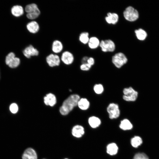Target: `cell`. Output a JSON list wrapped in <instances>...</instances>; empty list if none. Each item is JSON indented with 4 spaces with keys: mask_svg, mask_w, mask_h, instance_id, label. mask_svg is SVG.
<instances>
[{
    "mask_svg": "<svg viewBox=\"0 0 159 159\" xmlns=\"http://www.w3.org/2000/svg\"><path fill=\"white\" fill-rule=\"evenodd\" d=\"M93 89L94 92L97 95L101 94L104 91V87L103 85L100 83L95 85Z\"/></svg>",
    "mask_w": 159,
    "mask_h": 159,
    "instance_id": "26",
    "label": "cell"
},
{
    "mask_svg": "<svg viewBox=\"0 0 159 159\" xmlns=\"http://www.w3.org/2000/svg\"><path fill=\"white\" fill-rule=\"evenodd\" d=\"M92 66L88 63L82 64L80 67V69L83 71H88L91 68Z\"/></svg>",
    "mask_w": 159,
    "mask_h": 159,
    "instance_id": "31",
    "label": "cell"
},
{
    "mask_svg": "<svg viewBox=\"0 0 159 159\" xmlns=\"http://www.w3.org/2000/svg\"><path fill=\"white\" fill-rule=\"evenodd\" d=\"M100 42L97 38L92 37L90 38L87 44L90 48L94 49H96L99 46Z\"/></svg>",
    "mask_w": 159,
    "mask_h": 159,
    "instance_id": "17",
    "label": "cell"
},
{
    "mask_svg": "<svg viewBox=\"0 0 159 159\" xmlns=\"http://www.w3.org/2000/svg\"><path fill=\"white\" fill-rule=\"evenodd\" d=\"M46 60L48 65L51 67L59 66L61 61L58 55L54 54H51L47 56Z\"/></svg>",
    "mask_w": 159,
    "mask_h": 159,
    "instance_id": "7",
    "label": "cell"
},
{
    "mask_svg": "<svg viewBox=\"0 0 159 159\" xmlns=\"http://www.w3.org/2000/svg\"><path fill=\"white\" fill-rule=\"evenodd\" d=\"M88 121L90 126L93 128H96L98 127L101 123L100 119L95 116L90 117L89 118Z\"/></svg>",
    "mask_w": 159,
    "mask_h": 159,
    "instance_id": "18",
    "label": "cell"
},
{
    "mask_svg": "<svg viewBox=\"0 0 159 159\" xmlns=\"http://www.w3.org/2000/svg\"><path fill=\"white\" fill-rule=\"evenodd\" d=\"M99 46L101 50L104 52H112L114 51L115 48L114 42L111 39L101 40Z\"/></svg>",
    "mask_w": 159,
    "mask_h": 159,
    "instance_id": "6",
    "label": "cell"
},
{
    "mask_svg": "<svg viewBox=\"0 0 159 159\" xmlns=\"http://www.w3.org/2000/svg\"><path fill=\"white\" fill-rule=\"evenodd\" d=\"M95 63V59L92 57H89L87 59V63L91 66H92L94 65Z\"/></svg>",
    "mask_w": 159,
    "mask_h": 159,
    "instance_id": "33",
    "label": "cell"
},
{
    "mask_svg": "<svg viewBox=\"0 0 159 159\" xmlns=\"http://www.w3.org/2000/svg\"><path fill=\"white\" fill-rule=\"evenodd\" d=\"M20 62L19 58L15 57L8 64L9 67L11 68H15L18 66Z\"/></svg>",
    "mask_w": 159,
    "mask_h": 159,
    "instance_id": "27",
    "label": "cell"
},
{
    "mask_svg": "<svg viewBox=\"0 0 159 159\" xmlns=\"http://www.w3.org/2000/svg\"><path fill=\"white\" fill-rule=\"evenodd\" d=\"M89 57L87 56H85L83 57L82 59L81 62L82 64L87 63L88 59Z\"/></svg>",
    "mask_w": 159,
    "mask_h": 159,
    "instance_id": "34",
    "label": "cell"
},
{
    "mask_svg": "<svg viewBox=\"0 0 159 159\" xmlns=\"http://www.w3.org/2000/svg\"><path fill=\"white\" fill-rule=\"evenodd\" d=\"M15 57L14 54L11 52L9 53L6 56L5 62L6 64L8 65L10 62Z\"/></svg>",
    "mask_w": 159,
    "mask_h": 159,
    "instance_id": "29",
    "label": "cell"
},
{
    "mask_svg": "<svg viewBox=\"0 0 159 159\" xmlns=\"http://www.w3.org/2000/svg\"><path fill=\"white\" fill-rule=\"evenodd\" d=\"M23 53L26 57L29 58L32 56H38L39 52L37 49L34 48L32 45H30L24 50Z\"/></svg>",
    "mask_w": 159,
    "mask_h": 159,
    "instance_id": "10",
    "label": "cell"
},
{
    "mask_svg": "<svg viewBox=\"0 0 159 159\" xmlns=\"http://www.w3.org/2000/svg\"><path fill=\"white\" fill-rule=\"evenodd\" d=\"M118 148L116 144L114 143H110L107 147V152L111 155L116 154L117 152Z\"/></svg>",
    "mask_w": 159,
    "mask_h": 159,
    "instance_id": "19",
    "label": "cell"
},
{
    "mask_svg": "<svg viewBox=\"0 0 159 159\" xmlns=\"http://www.w3.org/2000/svg\"><path fill=\"white\" fill-rule=\"evenodd\" d=\"M26 28L30 33L33 34L37 33L40 29L38 23L35 21H32L29 22L26 25Z\"/></svg>",
    "mask_w": 159,
    "mask_h": 159,
    "instance_id": "12",
    "label": "cell"
},
{
    "mask_svg": "<svg viewBox=\"0 0 159 159\" xmlns=\"http://www.w3.org/2000/svg\"><path fill=\"white\" fill-rule=\"evenodd\" d=\"M60 59L64 64L69 65L74 62V57L73 54L71 52L66 51L62 53Z\"/></svg>",
    "mask_w": 159,
    "mask_h": 159,
    "instance_id": "9",
    "label": "cell"
},
{
    "mask_svg": "<svg viewBox=\"0 0 159 159\" xmlns=\"http://www.w3.org/2000/svg\"><path fill=\"white\" fill-rule=\"evenodd\" d=\"M9 109L12 113H16L18 110V107L16 104L14 103L10 105Z\"/></svg>",
    "mask_w": 159,
    "mask_h": 159,
    "instance_id": "32",
    "label": "cell"
},
{
    "mask_svg": "<svg viewBox=\"0 0 159 159\" xmlns=\"http://www.w3.org/2000/svg\"><path fill=\"white\" fill-rule=\"evenodd\" d=\"M12 14L16 16H19L22 15L24 13V9L20 5H15L12 7L11 9Z\"/></svg>",
    "mask_w": 159,
    "mask_h": 159,
    "instance_id": "22",
    "label": "cell"
},
{
    "mask_svg": "<svg viewBox=\"0 0 159 159\" xmlns=\"http://www.w3.org/2000/svg\"><path fill=\"white\" fill-rule=\"evenodd\" d=\"M77 106L81 110H86L89 108L90 103L87 98H80L78 102Z\"/></svg>",
    "mask_w": 159,
    "mask_h": 159,
    "instance_id": "15",
    "label": "cell"
},
{
    "mask_svg": "<svg viewBox=\"0 0 159 159\" xmlns=\"http://www.w3.org/2000/svg\"><path fill=\"white\" fill-rule=\"evenodd\" d=\"M120 127L124 130H129L132 128V125L128 120L125 119L121 121Z\"/></svg>",
    "mask_w": 159,
    "mask_h": 159,
    "instance_id": "20",
    "label": "cell"
},
{
    "mask_svg": "<svg viewBox=\"0 0 159 159\" xmlns=\"http://www.w3.org/2000/svg\"><path fill=\"white\" fill-rule=\"evenodd\" d=\"M90 38L89 34L87 32H83L80 33L79 36V40L84 44H87Z\"/></svg>",
    "mask_w": 159,
    "mask_h": 159,
    "instance_id": "24",
    "label": "cell"
},
{
    "mask_svg": "<svg viewBox=\"0 0 159 159\" xmlns=\"http://www.w3.org/2000/svg\"><path fill=\"white\" fill-rule=\"evenodd\" d=\"M142 143V140L140 137L136 136L132 138L131 140L132 145L134 147L137 148Z\"/></svg>",
    "mask_w": 159,
    "mask_h": 159,
    "instance_id": "25",
    "label": "cell"
},
{
    "mask_svg": "<svg viewBox=\"0 0 159 159\" xmlns=\"http://www.w3.org/2000/svg\"><path fill=\"white\" fill-rule=\"evenodd\" d=\"M67 159V158H65V159Z\"/></svg>",
    "mask_w": 159,
    "mask_h": 159,
    "instance_id": "35",
    "label": "cell"
},
{
    "mask_svg": "<svg viewBox=\"0 0 159 159\" xmlns=\"http://www.w3.org/2000/svg\"><path fill=\"white\" fill-rule=\"evenodd\" d=\"M113 64L117 68H120L127 62L128 59L123 53L119 52L115 54L112 57Z\"/></svg>",
    "mask_w": 159,
    "mask_h": 159,
    "instance_id": "4",
    "label": "cell"
},
{
    "mask_svg": "<svg viewBox=\"0 0 159 159\" xmlns=\"http://www.w3.org/2000/svg\"><path fill=\"white\" fill-rule=\"evenodd\" d=\"M41 12H36L27 13L26 16L28 18L31 19H34L38 18Z\"/></svg>",
    "mask_w": 159,
    "mask_h": 159,
    "instance_id": "28",
    "label": "cell"
},
{
    "mask_svg": "<svg viewBox=\"0 0 159 159\" xmlns=\"http://www.w3.org/2000/svg\"><path fill=\"white\" fill-rule=\"evenodd\" d=\"M133 159H149L147 156L144 153H139L136 154Z\"/></svg>",
    "mask_w": 159,
    "mask_h": 159,
    "instance_id": "30",
    "label": "cell"
},
{
    "mask_svg": "<svg viewBox=\"0 0 159 159\" xmlns=\"http://www.w3.org/2000/svg\"><path fill=\"white\" fill-rule=\"evenodd\" d=\"M125 19L127 21L132 22L136 21L139 18L138 11L132 6L127 7L123 12Z\"/></svg>",
    "mask_w": 159,
    "mask_h": 159,
    "instance_id": "3",
    "label": "cell"
},
{
    "mask_svg": "<svg viewBox=\"0 0 159 159\" xmlns=\"http://www.w3.org/2000/svg\"><path fill=\"white\" fill-rule=\"evenodd\" d=\"M25 11L27 13L40 11L38 6L35 3H32L26 6Z\"/></svg>",
    "mask_w": 159,
    "mask_h": 159,
    "instance_id": "21",
    "label": "cell"
},
{
    "mask_svg": "<svg viewBox=\"0 0 159 159\" xmlns=\"http://www.w3.org/2000/svg\"><path fill=\"white\" fill-rule=\"evenodd\" d=\"M107 111L109 117L111 119L118 117L120 115V110L118 104L115 103H111L107 108Z\"/></svg>",
    "mask_w": 159,
    "mask_h": 159,
    "instance_id": "5",
    "label": "cell"
},
{
    "mask_svg": "<svg viewBox=\"0 0 159 159\" xmlns=\"http://www.w3.org/2000/svg\"><path fill=\"white\" fill-rule=\"evenodd\" d=\"M123 100L127 102H134L137 99L138 92L131 87H125L123 90Z\"/></svg>",
    "mask_w": 159,
    "mask_h": 159,
    "instance_id": "2",
    "label": "cell"
},
{
    "mask_svg": "<svg viewBox=\"0 0 159 159\" xmlns=\"http://www.w3.org/2000/svg\"><path fill=\"white\" fill-rule=\"evenodd\" d=\"M57 98L55 95L52 93H49L44 97L43 102L44 104L47 106L53 107L57 103Z\"/></svg>",
    "mask_w": 159,
    "mask_h": 159,
    "instance_id": "8",
    "label": "cell"
},
{
    "mask_svg": "<svg viewBox=\"0 0 159 159\" xmlns=\"http://www.w3.org/2000/svg\"><path fill=\"white\" fill-rule=\"evenodd\" d=\"M80 96L77 94L70 95L62 103L59 108L60 113L63 115H66L77 106L78 102L80 99Z\"/></svg>",
    "mask_w": 159,
    "mask_h": 159,
    "instance_id": "1",
    "label": "cell"
},
{
    "mask_svg": "<svg viewBox=\"0 0 159 159\" xmlns=\"http://www.w3.org/2000/svg\"><path fill=\"white\" fill-rule=\"evenodd\" d=\"M105 19L108 24H115L118 21L119 16L115 13L108 12L107 15L105 17Z\"/></svg>",
    "mask_w": 159,
    "mask_h": 159,
    "instance_id": "11",
    "label": "cell"
},
{
    "mask_svg": "<svg viewBox=\"0 0 159 159\" xmlns=\"http://www.w3.org/2000/svg\"><path fill=\"white\" fill-rule=\"evenodd\" d=\"M63 48L62 43L59 40H55L53 41L52 44V49L55 54L61 52Z\"/></svg>",
    "mask_w": 159,
    "mask_h": 159,
    "instance_id": "14",
    "label": "cell"
},
{
    "mask_svg": "<svg viewBox=\"0 0 159 159\" xmlns=\"http://www.w3.org/2000/svg\"><path fill=\"white\" fill-rule=\"evenodd\" d=\"M135 32L137 39L140 40H144L147 36L146 32L142 29L135 30Z\"/></svg>",
    "mask_w": 159,
    "mask_h": 159,
    "instance_id": "23",
    "label": "cell"
},
{
    "mask_svg": "<svg viewBox=\"0 0 159 159\" xmlns=\"http://www.w3.org/2000/svg\"><path fill=\"white\" fill-rule=\"evenodd\" d=\"M22 158L23 159H37V155L34 149L29 148L24 151Z\"/></svg>",
    "mask_w": 159,
    "mask_h": 159,
    "instance_id": "13",
    "label": "cell"
},
{
    "mask_svg": "<svg viewBox=\"0 0 159 159\" xmlns=\"http://www.w3.org/2000/svg\"><path fill=\"white\" fill-rule=\"evenodd\" d=\"M83 127L79 125L74 126L72 129V134L74 137L79 138L81 137L84 133Z\"/></svg>",
    "mask_w": 159,
    "mask_h": 159,
    "instance_id": "16",
    "label": "cell"
}]
</instances>
